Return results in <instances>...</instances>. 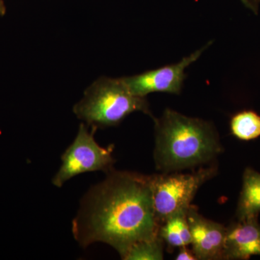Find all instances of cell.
<instances>
[{
	"mask_svg": "<svg viewBox=\"0 0 260 260\" xmlns=\"http://www.w3.org/2000/svg\"><path fill=\"white\" fill-rule=\"evenodd\" d=\"M159 229L152 175L114 169L85 194L72 223L81 247L104 243L122 259L137 243L158 237Z\"/></svg>",
	"mask_w": 260,
	"mask_h": 260,
	"instance_id": "cell-1",
	"label": "cell"
},
{
	"mask_svg": "<svg viewBox=\"0 0 260 260\" xmlns=\"http://www.w3.org/2000/svg\"><path fill=\"white\" fill-rule=\"evenodd\" d=\"M155 123V167L179 172L208 164L223 151L218 133L208 121L167 109Z\"/></svg>",
	"mask_w": 260,
	"mask_h": 260,
	"instance_id": "cell-2",
	"label": "cell"
},
{
	"mask_svg": "<svg viewBox=\"0 0 260 260\" xmlns=\"http://www.w3.org/2000/svg\"><path fill=\"white\" fill-rule=\"evenodd\" d=\"M136 112L154 118L146 98L132 93L121 78H99L73 107L77 117L95 131L119 125L126 116Z\"/></svg>",
	"mask_w": 260,
	"mask_h": 260,
	"instance_id": "cell-3",
	"label": "cell"
},
{
	"mask_svg": "<svg viewBox=\"0 0 260 260\" xmlns=\"http://www.w3.org/2000/svg\"><path fill=\"white\" fill-rule=\"evenodd\" d=\"M218 173L212 162L188 174L178 172L152 175L155 216L159 225L177 214L187 213L200 186Z\"/></svg>",
	"mask_w": 260,
	"mask_h": 260,
	"instance_id": "cell-4",
	"label": "cell"
},
{
	"mask_svg": "<svg viewBox=\"0 0 260 260\" xmlns=\"http://www.w3.org/2000/svg\"><path fill=\"white\" fill-rule=\"evenodd\" d=\"M95 130L89 131L80 124L74 141L61 155V167L51 182L61 188L67 181L84 173L102 172L107 174L114 169V145L101 146L94 138Z\"/></svg>",
	"mask_w": 260,
	"mask_h": 260,
	"instance_id": "cell-5",
	"label": "cell"
},
{
	"mask_svg": "<svg viewBox=\"0 0 260 260\" xmlns=\"http://www.w3.org/2000/svg\"><path fill=\"white\" fill-rule=\"evenodd\" d=\"M212 42L194 53L183 58L180 62L167 65L158 69L149 70L141 74L121 78L132 93L145 97L154 92H164L179 95L186 78L185 70L199 59L203 51Z\"/></svg>",
	"mask_w": 260,
	"mask_h": 260,
	"instance_id": "cell-6",
	"label": "cell"
},
{
	"mask_svg": "<svg viewBox=\"0 0 260 260\" xmlns=\"http://www.w3.org/2000/svg\"><path fill=\"white\" fill-rule=\"evenodd\" d=\"M192 251L198 259H223L226 227L205 218L191 205L186 213Z\"/></svg>",
	"mask_w": 260,
	"mask_h": 260,
	"instance_id": "cell-7",
	"label": "cell"
},
{
	"mask_svg": "<svg viewBox=\"0 0 260 260\" xmlns=\"http://www.w3.org/2000/svg\"><path fill=\"white\" fill-rule=\"evenodd\" d=\"M260 256L258 218L237 220L226 227L223 259L246 260Z\"/></svg>",
	"mask_w": 260,
	"mask_h": 260,
	"instance_id": "cell-8",
	"label": "cell"
},
{
	"mask_svg": "<svg viewBox=\"0 0 260 260\" xmlns=\"http://www.w3.org/2000/svg\"><path fill=\"white\" fill-rule=\"evenodd\" d=\"M260 213V173L247 167L243 174L242 191L238 201L237 220L258 218Z\"/></svg>",
	"mask_w": 260,
	"mask_h": 260,
	"instance_id": "cell-9",
	"label": "cell"
},
{
	"mask_svg": "<svg viewBox=\"0 0 260 260\" xmlns=\"http://www.w3.org/2000/svg\"><path fill=\"white\" fill-rule=\"evenodd\" d=\"M159 236L171 249L191 244L190 228L186 213L177 214L160 225Z\"/></svg>",
	"mask_w": 260,
	"mask_h": 260,
	"instance_id": "cell-10",
	"label": "cell"
},
{
	"mask_svg": "<svg viewBox=\"0 0 260 260\" xmlns=\"http://www.w3.org/2000/svg\"><path fill=\"white\" fill-rule=\"evenodd\" d=\"M231 133L237 139L250 141L260 137V116L251 110L238 112L230 121Z\"/></svg>",
	"mask_w": 260,
	"mask_h": 260,
	"instance_id": "cell-11",
	"label": "cell"
},
{
	"mask_svg": "<svg viewBox=\"0 0 260 260\" xmlns=\"http://www.w3.org/2000/svg\"><path fill=\"white\" fill-rule=\"evenodd\" d=\"M164 241L160 236L132 246L124 260H161L164 259Z\"/></svg>",
	"mask_w": 260,
	"mask_h": 260,
	"instance_id": "cell-12",
	"label": "cell"
},
{
	"mask_svg": "<svg viewBox=\"0 0 260 260\" xmlns=\"http://www.w3.org/2000/svg\"><path fill=\"white\" fill-rule=\"evenodd\" d=\"M176 259L177 260H196V256H195L192 250L188 249L187 246H182L179 248V252L177 255L176 256Z\"/></svg>",
	"mask_w": 260,
	"mask_h": 260,
	"instance_id": "cell-13",
	"label": "cell"
},
{
	"mask_svg": "<svg viewBox=\"0 0 260 260\" xmlns=\"http://www.w3.org/2000/svg\"><path fill=\"white\" fill-rule=\"evenodd\" d=\"M246 8L250 9L254 14L257 15L260 0H241Z\"/></svg>",
	"mask_w": 260,
	"mask_h": 260,
	"instance_id": "cell-14",
	"label": "cell"
},
{
	"mask_svg": "<svg viewBox=\"0 0 260 260\" xmlns=\"http://www.w3.org/2000/svg\"><path fill=\"white\" fill-rule=\"evenodd\" d=\"M6 13V7H5L4 0H0V16H3Z\"/></svg>",
	"mask_w": 260,
	"mask_h": 260,
	"instance_id": "cell-15",
	"label": "cell"
}]
</instances>
